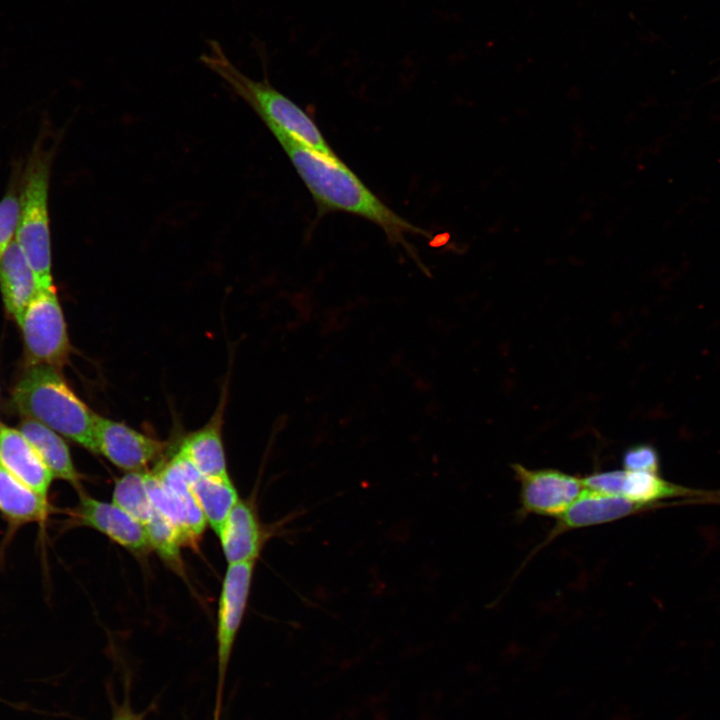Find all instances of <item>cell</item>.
I'll return each mask as SVG.
<instances>
[{
    "mask_svg": "<svg viewBox=\"0 0 720 720\" xmlns=\"http://www.w3.org/2000/svg\"><path fill=\"white\" fill-rule=\"evenodd\" d=\"M265 125L289 157L321 213L341 211L369 220L391 242L405 247L407 234H425L379 199L341 159L325 157L279 127L268 122Z\"/></svg>",
    "mask_w": 720,
    "mask_h": 720,
    "instance_id": "1",
    "label": "cell"
},
{
    "mask_svg": "<svg viewBox=\"0 0 720 720\" xmlns=\"http://www.w3.org/2000/svg\"><path fill=\"white\" fill-rule=\"evenodd\" d=\"M12 402L24 418L33 419L97 453V416L72 390L61 369L27 365L12 391Z\"/></svg>",
    "mask_w": 720,
    "mask_h": 720,
    "instance_id": "2",
    "label": "cell"
},
{
    "mask_svg": "<svg viewBox=\"0 0 720 720\" xmlns=\"http://www.w3.org/2000/svg\"><path fill=\"white\" fill-rule=\"evenodd\" d=\"M209 47V52L200 57L202 63L252 107L264 123L279 127L325 157L340 159L314 120L302 108L271 86L266 79L256 81L242 73L217 41H209Z\"/></svg>",
    "mask_w": 720,
    "mask_h": 720,
    "instance_id": "3",
    "label": "cell"
},
{
    "mask_svg": "<svg viewBox=\"0 0 720 720\" xmlns=\"http://www.w3.org/2000/svg\"><path fill=\"white\" fill-rule=\"evenodd\" d=\"M51 159L49 152L39 148L27 162L21 182L20 216L15 236L40 289L55 287L48 206Z\"/></svg>",
    "mask_w": 720,
    "mask_h": 720,
    "instance_id": "4",
    "label": "cell"
},
{
    "mask_svg": "<svg viewBox=\"0 0 720 720\" xmlns=\"http://www.w3.org/2000/svg\"><path fill=\"white\" fill-rule=\"evenodd\" d=\"M21 329L27 365L61 369L71 345L55 287L41 289L17 323Z\"/></svg>",
    "mask_w": 720,
    "mask_h": 720,
    "instance_id": "5",
    "label": "cell"
},
{
    "mask_svg": "<svg viewBox=\"0 0 720 720\" xmlns=\"http://www.w3.org/2000/svg\"><path fill=\"white\" fill-rule=\"evenodd\" d=\"M520 485V513L558 517L585 490L581 478L562 471L513 464Z\"/></svg>",
    "mask_w": 720,
    "mask_h": 720,
    "instance_id": "6",
    "label": "cell"
},
{
    "mask_svg": "<svg viewBox=\"0 0 720 720\" xmlns=\"http://www.w3.org/2000/svg\"><path fill=\"white\" fill-rule=\"evenodd\" d=\"M78 504L67 513L68 526L95 529L134 553L150 548L144 526L119 506L95 499L78 490Z\"/></svg>",
    "mask_w": 720,
    "mask_h": 720,
    "instance_id": "7",
    "label": "cell"
},
{
    "mask_svg": "<svg viewBox=\"0 0 720 720\" xmlns=\"http://www.w3.org/2000/svg\"><path fill=\"white\" fill-rule=\"evenodd\" d=\"M256 561L228 564L222 583L217 619V658L223 684L236 635L247 606Z\"/></svg>",
    "mask_w": 720,
    "mask_h": 720,
    "instance_id": "8",
    "label": "cell"
},
{
    "mask_svg": "<svg viewBox=\"0 0 720 720\" xmlns=\"http://www.w3.org/2000/svg\"><path fill=\"white\" fill-rule=\"evenodd\" d=\"M95 442L97 453L126 472L144 471L166 448L165 442L100 415L96 421Z\"/></svg>",
    "mask_w": 720,
    "mask_h": 720,
    "instance_id": "9",
    "label": "cell"
},
{
    "mask_svg": "<svg viewBox=\"0 0 720 720\" xmlns=\"http://www.w3.org/2000/svg\"><path fill=\"white\" fill-rule=\"evenodd\" d=\"M655 508L637 504L623 496L585 489L558 517L546 543L560 534L583 527L613 522Z\"/></svg>",
    "mask_w": 720,
    "mask_h": 720,
    "instance_id": "10",
    "label": "cell"
},
{
    "mask_svg": "<svg viewBox=\"0 0 720 720\" xmlns=\"http://www.w3.org/2000/svg\"><path fill=\"white\" fill-rule=\"evenodd\" d=\"M0 464L19 481L42 497L49 499L54 476L18 429L2 426Z\"/></svg>",
    "mask_w": 720,
    "mask_h": 720,
    "instance_id": "11",
    "label": "cell"
},
{
    "mask_svg": "<svg viewBox=\"0 0 720 720\" xmlns=\"http://www.w3.org/2000/svg\"><path fill=\"white\" fill-rule=\"evenodd\" d=\"M52 513L49 499L19 481L0 464V516L7 523L8 537L31 523L43 529Z\"/></svg>",
    "mask_w": 720,
    "mask_h": 720,
    "instance_id": "12",
    "label": "cell"
},
{
    "mask_svg": "<svg viewBox=\"0 0 720 720\" xmlns=\"http://www.w3.org/2000/svg\"><path fill=\"white\" fill-rule=\"evenodd\" d=\"M218 536L228 564L256 561L266 537L253 506L240 499Z\"/></svg>",
    "mask_w": 720,
    "mask_h": 720,
    "instance_id": "13",
    "label": "cell"
},
{
    "mask_svg": "<svg viewBox=\"0 0 720 720\" xmlns=\"http://www.w3.org/2000/svg\"><path fill=\"white\" fill-rule=\"evenodd\" d=\"M40 290L32 268L14 240L0 259V291L6 312L18 323Z\"/></svg>",
    "mask_w": 720,
    "mask_h": 720,
    "instance_id": "14",
    "label": "cell"
},
{
    "mask_svg": "<svg viewBox=\"0 0 720 720\" xmlns=\"http://www.w3.org/2000/svg\"><path fill=\"white\" fill-rule=\"evenodd\" d=\"M224 400L219 403L209 423L185 437L178 449L200 475L205 477H229L221 434Z\"/></svg>",
    "mask_w": 720,
    "mask_h": 720,
    "instance_id": "15",
    "label": "cell"
},
{
    "mask_svg": "<svg viewBox=\"0 0 720 720\" xmlns=\"http://www.w3.org/2000/svg\"><path fill=\"white\" fill-rule=\"evenodd\" d=\"M18 430L37 451L54 478L70 483L78 491L81 487V474L72 460L69 447L62 436L33 419L24 418Z\"/></svg>",
    "mask_w": 720,
    "mask_h": 720,
    "instance_id": "16",
    "label": "cell"
},
{
    "mask_svg": "<svg viewBox=\"0 0 720 720\" xmlns=\"http://www.w3.org/2000/svg\"><path fill=\"white\" fill-rule=\"evenodd\" d=\"M207 524L218 535L227 516L239 501L230 478L200 476L191 487Z\"/></svg>",
    "mask_w": 720,
    "mask_h": 720,
    "instance_id": "17",
    "label": "cell"
},
{
    "mask_svg": "<svg viewBox=\"0 0 720 720\" xmlns=\"http://www.w3.org/2000/svg\"><path fill=\"white\" fill-rule=\"evenodd\" d=\"M704 491L694 490L670 483L658 476V473L626 471L622 481L620 496L637 504L657 507L660 500L677 496H703Z\"/></svg>",
    "mask_w": 720,
    "mask_h": 720,
    "instance_id": "18",
    "label": "cell"
},
{
    "mask_svg": "<svg viewBox=\"0 0 720 720\" xmlns=\"http://www.w3.org/2000/svg\"><path fill=\"white\" fill-rule=\"evenodd\" d=\"M112 500L144 526L154 513L146 487V471L126 472L120 477L114 485Z\"/></svg>",
    "mask_w": 720,
    "mask_h": 720,
    "instance_id": "19",
    "label": "cell"
},
{
    "mask_svg": "<svg viewBox=\"0 0 720 720\" xmlns=\"http://www.w3.org/2000/svg\"><path fill=\"white\" fill-rule=\"evenodd\" d=\"M150 548L169 565L181 568L180 536L175 527L160 513L154 509V513L147 523L144 524Z\"/></svg>",
    "mask_w": 720,
    "mask_h": 720,
    "instance_id": "20",
    "label": "cell"
},
{
    "mask_svg": "<svg viewBox=\"0 0 720 720\" xmlns=\"http://www.w3.org/2000/svg\"><path fill=\"white\" fill-rule=\"evenodd\" d=\"M18 183L10 186L0 199V259L15 240L20 216V189Z\"/></svg>",
    "mask_w": 720,
    "mask_h": 720,
    "instance_id": "21",
    "label": "cell"
},
{
    "mask_svg": "<svg viewBox=\"0 0 720 720\" xmlns=\"http://www.w3.org/2000/svg\"><path fill=\"white\" fill-rule=\"evenodd\" d=\"M622 463L626 471L658 473L659 456L651 445L638 444L629 447L624 452Z\"/></svg>",
    "mask_w": 720,
    "mask_h": 720,
    "instance_id": "22",
    "label": "cell"
},
{
    "mask_svg": "<svg viewBox=\"0 0 720 720\" xmlns=\"http://www.w3.org/2000/svg\"><path fill=\"white\" fill-rule=\"evenodd\" d=\"M111 720H143V714L136 713L130 704L125 702L114 709Z\"/></svg>",
    "mask_w": 720,
    "mask_h": 720,
    "instance_id": "23",
    "label": "cell"
},
{
    "mask_svg": "<svg viewBox=\"0 0 720 720\" xmlns=\"http://www.w3.org/2000/svg\"><path fill=\"white\" fill-rule=\"evenodd\" d=\"M2 426H3V425L0 423V432H1Z\"/></svg>",
    "mask_w": 720,
    "mask_h": 720,
    "instance_id": "24",
    "label": "cell"
}]
</instances>
